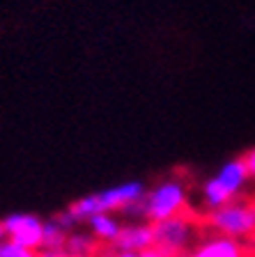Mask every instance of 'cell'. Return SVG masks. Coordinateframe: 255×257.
I'll use <instances>...</instances> for the list:
<instances>
[{
    "instance_id": "cell-1",
    "label": "cell",
    "mask_w": 255,
    "mask_h": 257,
    "mask_svg": "<svg viewBox=\"0 0 255 257\" xmlns=\"http://www.w3.org/2000/svg\"><path fill=\"white\" fill-rule=\"evenodd\" d=\"M154 246L161 248L168 257H186L207 234V225L198 211H184L173 218L152 223Z\"/></svg>"
},
{
    "instance_id": "cell-2",
    "label": "cell",
    "mask_w": 255,
    "mask_h": 257,
    "mask_svg": "<svg viewBox=\"0 0 255 257\" xmlns=\"http://www.w3.org/2000/svg\"><path fill=\"white\" fill-rule=\"evenodd\" d=\"M207 230L214 234H223L230 239L244 241L255 248V198H239L202 214Z\"/></svg>"
},
{
    "instance_id": "cell-3",
    "label": "cell",
    "mask_w": 255,
    "mask_h": 257,
    "mask_svg": "<svg viewBox=\"0 0 255 257\" xmlns=\"http://www.w3.org/2000/svg\"><path fill=\"white\" fill-rule=\"evenodd\" d=\"M145 193H147V188L138 179L136 182H124L113 188H104V191L83 195V198H78L76 202L69 204V211L83 225L85 220L95 214H120L131 202H138Z\"/></svg>"
},
{
    "instance_id": "cell-4",
    "label": "cell",
    "mask_w": 255,
    "mask_h": 257,
    "mask_svg": "<svg viewBox=\"0 0 255 257\" xmlns=\"http://www.w3.org/2000/svg\"><path fill=\"white\" fill-rule=\"evenodd\" d=\"M143 200L147 209V223H159V220L189 211V191H186V184L180 179L159 182L145 193Z\"/></svg>"
},
{
    "instance_id": "cell-5",
    "label": "cell",
    "mask_w": 255,
    "mask_h": 257,
    "mask_svg": "<svg viewBox=\"0 0 255 257\" xmlns=\"http://www.w3.org/2000/svg\"><path fill=\"white\" fill-rule=\"evenodd\" d=\"M7 241L19 243L28 250H39L42 248V234H44V218L35 214H10L3 218Z\"/></svg>"
},
{
    "instance_id": "cell-6",
    "label": "cell",
    "mask_w": 255,
    "mask_h": 257,
    "mask_svg": "<svg viewBox=\"0 0 255 257\" xmlns=\"http://www.w3.org/2000/svg\"><path fill=\"white\" fill-rule=\"evenodd\" d=\"M250 252H253V246H248L244 241L230 239V236L223 234H214V232L207 230L202 241L186 257H248Z\"/></svg>"
},
{
    "instance_id": "cell-7",
    "label": "cell",
    "mask_w": 255,
    "mask_h": 257,
    "mask_svg": "<svg viewBox=\"0 0 255 257\" xmlns=\"http://www.w3.org/2000/svg\"><path fill=\"white\" fill-rule=\"evenodd\" d=\"M152 246H154L152 223H124L113 248L117 252H143Z\"/></svg>"
},
{
    "instance_id": "cell-8",
    "label": "cell",
    "mask_w": 255,
    "mask_h": 257,
    "mask_svg": "<svg viewBox=\"0 0 255 257\" xmlns=\"http://www.w3.org/2000/svg\"><path fill=\"white\" fill-rule=\"evenodd\" d=\"M214 179H216V182L230 193V198L232 200H239L241 195H244V191H246V184L250 182L248 170H246L244 159H241V156L239 159L225 161L223 166L218 168L216 175H214Z\"/></svg>"
},
{
    "instance_id": "cell-9",
    "label": "cell",
    "mask_w": 255,
    "mask_h": 257,
    "mask_svg": "<svg viewBox=\"0 0 255 257\" xmlns=\"http://www.w3.org/2000/svg\"><path fill=\"white\" fill-rule=\"evenodd\" d=\"M85 227L95 234V239L99 241L101 246H115L117 236L122 232V218L117 214H95L85 220Z\"/></svg>"
},
{
    "instance_id": "cell-10",
    "label": "cell",
    "mask_w": 255,
    "mask_h": 257,
    "mask_svg": "<svg viewBox=\"0 0 255 257\" xmlns=\"http://www.w3.org/2000/svg\"><path fill=\"white\" fill-rule=\"evenodd\" d=\"M101 248L104 246L95 239V234L85 225H80V227H76V230H71L67 234L62 250L69 257H97L101 252Z\"/></svg>"
},
{
    "instance_id": "cell-11",
    "label": "cell",
    "mask_w": 255,
    "mask_h": 257,
    "mask_svg": "<svg viewBox=\"0 0 255 257\" xmlns=\"http://www.w3.org/2000/svg\"><path fill=\"white\" fill-rule=\"evenodd\" d=\"M228 202H232L230 193L225 191V188L221 186L214 177H209L207 182L202 184V207H205V211H202V214L214 211V209H221L223 204H228Z\"/></svg>"
},
{
    "instance_id": "cell-12",
    "label": "cell",
    "mask_w": 255,
    "mask_h": 257,
    "mask_svg": "<svg viewBox=\"0 0 255 257\" xmlns=\"http://www.w3.org/2000/svg\"><path fill=\"white\" fill-rule=\"evenodd\" d=\"M67 234L69 232L64 230L62 225L51 216V218L44 220V234H42V248L46 250H62L64 241H67Z\"/></svg>"
},
{
    "instance_id": "cell-13",
    "label": "cell",
    "mask_w": 255,
    "mask_h": 257,
    "mask_svg": "<svg viewBox=\"0 0 255 257\" xmlns=\"http://www.w3.org/2000/svg\"><path fill=\"white\" fill-rule=\"evenodd\" d=\"M0 257H35V250H28V248L19 246V243L5 241L0 246Z\"/></svg>"
},
{
    "instance_id": "cell-14",
    "label": "cell",
    "mask_w": 255,
    "mask_h": 257,
    "mask_svg": "<svg viewBox=\"0 0 255 257\" xmlns=\"http://www.w3.org/2000/svg\"><path fill=\"white\" fill-rule=\"evenodd\" d=\"M244 166H246V170H248V177H250V182H255V147L253 150H248L244 156Z\"/></svg>"
},
{
    "instance_id": "cell-15",
    "label": "cell",
    "mask_w": 255,
    "mask_h": 257,
    "mask_svg": "<svg viewBox=\"0 0 255 257\" xmlns=\"http://www.w3.org/2000/svg\"><path fill=\"white\" fill-rule=\"evenodd\" d=\"M35 257H69L64 250H46V248H39L35 250Z\"/></svg>"
},
{
    "instance_id": "cell-16",
    "label": "cell",
    "mask_w": 255,
    "mask_h": 257,
    "mask_svg": "<svg viewBox=\"0 0 255 257\" xmlns=\"http://www.w3.org/2000/svg\"><path fill=\"white\" fill-rule=\"evenodd\" d=\"M138 257H168L161 248H156V246H152V248H147V250H143V252H138Z\"/></svg>"
},
{
    "instance_id": "cell-17",
    "label": "cell",
    "mask_w": 255,
    "mask_h": 257,
    "mask_svg": "<svg viewBox=\"0 0 255 257\" xmlns=\"http://www.w3.org/2000/svg\"><path fill=\"white\" fill-rule=\"evenodd\" d=\"M115 248H111V246H104V248H101V252H99V255H97V257H115Z\"/></svg>"
},
{
    "instance_id": "cell-18",
    "label": "cell",
    "mask_w": 255,
    "mask_h": 257,
    "mask_svg": "<svg viewBox=\"0 0 255 257\" xmlns=\"http://www.w3.org/2000/svg\"><path fill=\"white\" fill-rule=\"evenodd\" d=\"M115 257H138V252H115Z\"/></svg>"
},
{
    "instance_id": "cell-19",
    "label": "cell",
    "mask_w": 255,
    "mask_h": 257,
    "mask_svg": "<svg viewBox=\"0 0 255 257\" xmlns=\"http://www.w3.org/2000/svg\"><path fill=\"white\" fill-rule=\"evenodd\" d=\"M248 257H255V248H253V252H250V255Z\"/></svg>"
}]
</instances>
